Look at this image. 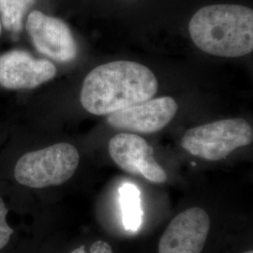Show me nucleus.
<instances>
[{"mask_svg":"<svg viewBox=\"0 0 253 253\" xmlns=\"http://www.w3.org/2000/svg\"><path fill=\"white\" fill-rule=\"evenodd\" d=\"M159 83L145 65L114 61L92 70L82 86V106L96 116H108L152 99Z\"/></svg>","mask_w":253,"mask_h":253,"instance_id":"nucleus-1","label":"nucleus"},{"mask_svg":"<svg viewBox=\"0 0 253 253\" xmlns=\"http://www.w3.org/2000/svg\"><path fill=\"white\" fill-rule=\"evenodd\" d=\"M190 36L203 52L240 57L253 51V10L237 4H215L198 9L189 24Z\"/></svg>","mask_w":253,"mask_h":253,"instance_id":"nucleus-2","label":"nucleus"},{"mask_svg":"<svg viewBox=\"0 0 253 253\" xmlns=\"http://www.w3.org/2000/svg\"><path fill=\"white\" fill-rule=\"evenodd\" d=\"M79 161L75 146L55 144L23 155L15 164L14 177L19 184L32 189L59 186L73 177Z\"/></svg>","mask_w":253,"mask_h":253,"instance_id":"nucleus-3","label":"nucleus"},{"mask_svg":"<svg viewBox=\"0 0 253 253\" xmlns=\"http://www.w3.org/2000/svg\"><path fill=\"white\" fill-rule=\"evenodd\" d=\"M253 141L251 124L243 118H230L190 128L182 137L181 145L194 157L217 162Z\"/></svg>","mask_w":253,"mask_h":253,"instance_id":"nucleus-4","label":"nucleus"},{"mask_svg":"<svg viewBox=\"0 0 253 253\" xmlns=\"http://www.w3.org/2000/svg\"><path fill=\"white\" fill-rule=\"evenodd\" d=\"M27 34L37 51L57 62L73 61L78 46L69 26L61 19L33 10L26 22Z\"/></svg>","mask_w":253,"mask_h":253,"instance_id":"nucleus-5","label":"nucleus"},{"mask_svg":"<svg viewBox=\"0 0 253 253\" xmlns=\"http://www.w3.org/2000/svg\"><path fill=\"white\" fill-rule=\"evenodd\" d=\"M210 217L201 208L184 210L166 228L159 242V253H201L210 231Z\"/></svg>","mask_w":253,"mask_h":253,"instance_id":"nucleus-6","label":"nucleus"},{"mask_svg":"<svg viewBox=\"0 0 253 253\" xmlns=\"http://www.w3.org/2000/svg\"><path fill=\"white\" fill-rule=\"evenodd\" d=\"M108 150L112 160L123 171L142 175L155 184L167 180L166 172L154 159L153 149L144 138L133 133H119L110 140Z\"/></svg>","mask_w":253,"mask_h":253,"instance_id":"nucleus-7","label":"nucleus"},{"mask_svg":"<svg viewBox=\"0 0 253 253\" xmlns=\"http://www.w3.org/2000/svg\"><path fill=\"white\" fill-rule=\"evenodd\" d=\"M177 109L176 101L171 97L150 99L110 114L107 122L115 128L150 134L167 126L174 118Z\"/></svg>","mask_w":253,"mask_h":253,"instance_id":"nucleus-8","label":"nucleus"},{"mask_svg":"<svg viewBox=\"0 0 253 253\" xmlns=\"http://www.w3.org/2000/svg\"><path fill=\"white\" fill-rule=\"evenodd\" d=\"M56 75V68L47 59H37L22 50L0 55V85L9 90L33 89Z\"/></svg>","mask_w":253,"mask_h":253,"instance_id":"nucleus-9","label":"nucleus"},{"mask_svg":"<svg viewBox=\"0 0 253 253\" xmlns=\"http://www.w3.org/2000/svg\"><path fill=\"white\" fill-rule=\"evenodd\" d=\"M120 204L124 227L130 232L138 231L142 225L143 211L140 191L136 186L126 183L120 188Z\"/></svg>","mask_w":253,"mask_h":253,"instance_id":"nucleus-10","label":"nucleus"},{"mask_svg":"<svg viewBox=\"0 0 253 253\" xmlns=\"http://www.w3.org/2000/svg\"><path fill=\"white\" fill-rule=\"evenodd\" d=\"M35 2L36 0H0L1 25L11 33L21 32L26 14Z\"/></svg>","mask_w":253,"mask_h":253,"instance_id":"nucleus-11","label":"nucleus"},{"mask_svg":"<svg viewBox=\"0 0 253 253\" xmlns=\"http://www.w3.org/2000/svg\"><path fill=\"white\" fill-rule=\"evenodd\" d=\"M8 209L3 199L0 197V251L4 249L10 240L14 231L7 221Z\"/></svg>","mask_w":253,"mask_h":253,"instance_id":"nucleus-12","label":"nucleus"},{"mask_svg":"<svg viewBox=\"0 0 253 253\" xmlns=\"http://www.w3.org/2000/svg\"><path fill=\"white\" fill-rule=\"evenodd\" d=\"M90 253H113V250L108 243L99 240L91 245Z\"/></svg>","mask_w":253,"mask_h":253,"instance_id":"nucleus-13","label":"nucleus"},{"mask_svg":"<svg viewBox=\"0 0 253 253\" xmlns=\"http://www.w3.org/2000/svg\"><path fill=\"white\" fill-rule=\"evenodd\" d=\"M71 253H87L85 252V249H84V246H81L79 247L78 249H75L74 251H73Z\"/></svg>","mask_w":253,"mask_h":253,"instance_id":"nucleus-14","label":"nucleus"},{"mask_svg":"<svg viewBox=\"0 0 253 253\" xmlns=\"http://www.w3.org/2000/svg\"><path fill=\"white\" fill-rule=\"evenodd\" d=\"M1 30H2V25H1V21H0V35H1Z\"/></svg>","mask_w":253,"mask_h":253,"instance_id":"nucleus-15","label":"nucleus"},{"mask_svg":"<svg viewBox=\"0 0 253 253\" xmlns=\"http://www.w3.org/2000/svg\"><path fill=\"white\" fill-rule=\"evenodd\" d=\"M253 253V251H248V252H246V253Z\"/></svg>","mask_w":253,"mask_h":253,"instance_id":"nucleus-16","label":"nucleus"}]
</instances>
